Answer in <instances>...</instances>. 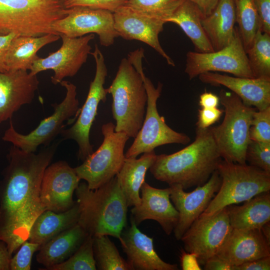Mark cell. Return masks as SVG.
<instances>
[{
  "label": "cell",
  "instance_id": "6da1fadb",
  "mask_svg": "<svg viewBox=\"0 0 270 270\" xmlns=\"http://www.w3.org/2000/svg\"><path fill=\"white\" fill-rule=\"evenodd\" d=\"M59 143L37 154L14 146L10 148L8 164L0 182V240L12 256L28 240L34 220L46 210L40 199V185Z\"/></svg>",
  "mask_w": 270,
  "mask_h": 270
},
{
  "label": "cell",
  "instance_id": "7a4b0ae2",
  "mask_svg": "<svg viewBox=\"0 0 270 270\" xmlns=\"http://www.w3.org/2000/svg\"><path fill=\"white\" fill-rule=\"evenodd\" d=\"M222 160L210 127H196L192 143L174 153L156 155L149 170L156 180L186 190L206 183Z\"/></svg>",
  "mask_w": 270,
  "mask_h": 270
},
{
  "label": "cell",
  "instance_id": "3957f363",
  "mask_svg": "<svg viewBox=\"0 0 270 270\" xmlns=\"http://www.w3.org/2000/svg\"><path fill=\"white\" fill-rule=\"evenodd\" d=\"M78 224L92 237L106 235L120 240L126 226L128 206L116 176L96 189L80 183L75 190Z\"/></svg>",
  "mask_w": 270,
  "mask_h": 270
},
{
  "label": "cell",
  "instance_id": "277c9868",
  "mask_svg": "<svg viewBox=\"0 0 270 270\" xmlns=\"http://www.w3.org/2000/svg\"><path fill=\"white\" fill-rule=\"evenodd\" d=\"M106 89L112 98L114 130L134 138L142 125L148 100L142 75L128 58H124L114 78Z\"/></svg>",
  "mask_w": 270,
  "mask_h": 270
},
{
  "label": "cell",
  "instance_id": "5b68a950",
  "mask_svg": "<svg viewBox=\"0 0 270 270\" xmlns=\"http://www.w3.org/2000/svg\"><path fill=\"white\" fill-rule=\"evenodd\" d=\"M65 10L56 0H0V36L58 34L52 24L66 16Z\"/></svg>",
  "mask_w": 270,
  "mask_h": 270
},
{
  "label": "cell",
  "instance_id": "8992f818",
  "mask_svg": "<svg viewBox=\"0 0 270 270\" xmlns=\"http://www.w3.org/2000/svg\"><path fill=\"white\" fill-rule=\"evenodd\" d=\"M220 102L224 107L222 122L210 126L212 135L222 159L246 164V152L250 140V129L255 108L244 104L232 92L221 90Z\"/></svg>",
  "mask_w": 270,
  "mask_h": 270
},
{
  "label": "cell",
  "instance_id": "52a82bcc",
  "mask_svg": "<svg viewBox=\"0 0 270 270\" xmlns=\"http://www.w3.org/2000/svg\"><path fill=\"white\" fill-rule=\"evenodd\" d=\"M216 170L222 178L220 186L201 216H212L229 205L244 202L270 190V172L224 159Z\"/></svg>",
  "mask_w": 270,
  "mask_h": 270
},
{
  "label": "cell",
  "instance_id": "ba28073f",
  "mask_svg": "<svg viewBox=\"0 0 270 270\" xmlns=\"http://www.w3.org/2000/svg\"><path fill=\"white\" fill-rule=\"evenodd\" d=\"M112 122L102 126L103 140L98 148L82 164L74 168L79 178L86 181L91 190H95L115 177L126 159L124 150L129 137L114 130Z\"/></svg>",
  "mask_w": 270,
  "mask_h": 270
},
{
  "label": "cell",
  "instance_id": "9c48e42d",
  "mask_svg": "<svg viewBox=\"0 0 270 270\" xmlns=\"http://www.w3.org/2000/svg\"><path fill=\"white\" fill-rule=\"evenodd\" d=\"M139 73L142 77L148 96L146 114L140 129L125 154L126 158H136L142 154L154 151L156 148L164 144L189 143L190 138L187 134L171 128L164 118L158 114L157 100L160 96L162 84L158 82L156 88L145 76L144 70Z\"/></svg>",
  "mask_w": 270,
  "mask_h": 270
},
{
  "label": "cell",
  "instance_id": "30bf717a",
  "mask_svg": "<svg viewBox=\"0 0 270 270\" xmlns=\"http://www.w3.org/2000/svg\"><path fill=\"white\" fill-rule=\"evenodd\" d=\"M60 84L66 88V94L61 102L54 104V112L52 115L42 120L34 130L26 134L18 132L10 121L2 140L29 152H35L40 145L48 146L60 134L65 122L76 114L80 110L79 102L76 98V86L64 80Z\"/></svg>",
  "mask_w": 270,
  "mask_h": 270
},
{
  "label": "cell",
  "instance_id": "8fae6325",
  "mask_svg": "<svg viewBox=\"0 0 270 270\" xmlns=\"http://www.w3.org/2000/svg\"><path fill=\"white\" fill-rule=\"evenodd\" d=\"M96 62V73L90 82L86 100L74 124L67 129H63L60 134L64 139L73 140L78 145V158L82 162L93 152V146L90 141L91 127L97 114L100 102H105L108 94L104 88L108 70L104 56L96 44L91 52Z\"/></svg>",
  "mask_w": 270,
  "mask_h": 270
},
{
  "label": "cell",
  "instance_id": "7c38bea8",
  "mask_svg": "<svg viewBox=\"0 0 270 270\" xmlns=\"http://www.w3.org/2000/svg\"><path fill=\"white\" fill-rule=\"evenodd\" d=\"M184 72L190 80L204 72H216L255 78L237 26L232 40L224 48L210 52H188Z\"/></svg>",
  "mask_w": 270,
  "mask_h": 270
},
{
  "label": "cell",
  "instance_id": "4fadbf2b",
  "mask_svg": "<svg viewBox=\"0 0 270 270\" xmlns=\"http://www.w3.org/2000/svg\"><path fill=\"white\" fill-rule=\"evenodd\" d=\"M232 230L226 207L212 216H200L180 240L184 250L196 254L199 264L204 265L216 255Z\"/></svg>",
  "mask_w": 270,
  "mask_h": 270
},
{
  "label": "cell",
  "instance_id": "5bb4252c",
  "mask_svg": "<svg viewBox=\"0 0 270 270\" xmlns=\"http://www.w3.org/2000/svg\"><path fill=\"white\" fill-rule=\"evenodd\" d=\"M65 12L64 17L52 24L53 30L59 35L78 38L96 34L100 44L106 47L112 45L118 36L114 27L113 12L109 10L74 7L66 9Z\"/></svg>",
  "mask_w": 270,
  "mask_h": 270
},
{
  "label": "cell",
  "instance_id": "9a60e30c",
  "mask_svg": "<svg viewBox=\"0 0 270 270\" xmlns=\"http://www.w3.org/2000/svg\"><path fill=\"white\" fill-rule=\"evenodd\" d=\"M62 40L60 48L44 58L36 60L30 70L31 75L40 72L52 70L54 74L51 80L54 84H60L64 78L75 76L86 62L91 53L90 42L94 38L90 34L78 38H70L60 34Z\"/></svg>",
  "mask_w": 270,
  "mask_h": 270
},
{
  "label": "cell",
  "instance_id": "2e32d148",
  "mask_svg": "<svg viewBox=\"0 0 270 270\" xmlns=\"http://www.w3.org/2000/svg\"><path fill=\"white\" fill-rule=\"evenodd\" d=\"M221 182V177L216 170L206 183L197 186L192 192H185L180 184L169 186L170 199L178 214V221L173 231L176 240H180L192 223L206 210L219 190Z\"/></svg>",
  "mask_w": 270,
  "mask_h": 270
},
{
  "label": "cell",
  "instance_id": "e0dca14e",
  "mask_svg": "<svg viewBox=\"0 0 270 270\" xmlns=\"http://www.w3.org/2000/svg\"><path fill=\"white\" fill-rule=\"evenodd\" d=\"M80 179L74 168L65 161L49 165L45 170L40 185V199L46 210L65 212L76 203L73 194Z\"/></svg>",
  "mask_w": 270,
  "mask_h": 270
},
{
  "label": "cell",
  "instance_id": "ac0fdd59",
  "mask_svg": "<svg viewBox=\"0 0 270 270\" xmlns=\"http://www.w3.org/2000/svg\"><path fill=\"white\" fill-rule=\"evenodd\" d=\"M113 15L114 27L118 36L148 44L162 56L168 64L175 66L159 41L158 35L166 24L164 20L145 15L126 5L120 7Z\"/></svg>",
  "mask_w": 270,
  "mask_h": 270
},
{
  "label": "cell",
  "instance_id": "d6986e66",
  "mask_svg": "<svg viewBox=\"0 0 270 270\" xmlns=\"http://www.w3.org/2000/svg\"><path fill=\"white\" fill-rule=\"evenodd\" d=\"M140 192V202L130 210V219L137 226L146 220H155L167 235H170L178 222V214L170 202V186L158 188L144 181Z\"/></svg>",
  "mask_w": 270,
  "mask_h": 270
},
{
  "label": "cell",
  "instance_id": "ffe728a7",
  "mask_svg": "<svg viewBox=\"0 0 270 270\" xmlns=\"http://www.w3.org/2000/svg\"><path fill=\"white\" fill-rule=\"evenodd\" d=\"M38 85L37 75L28 70L0 72V123L11 118L23 105L30 104Z\"/></svg>",
  "mask_w": 270,
  "mask_h": 270
},
{
  "label": "cell",
  "instance_id": "44dd1931",
  "mask_svg": "<svg viewBox=\"0 0 270 270\" xmlns=\"http://www.w3.org/2000/svg\"><path fill=\"white\" fill-rule=\"evenodd\" d=\"M216 256L233 266H237L270 256V244L260 229L232 228Z\"/></svg>",
  "mask_w": 270,
  "mask_h": 270
},
{
  "label": "cell",
  "instance_id": "7402d4cb",
  "mask_svg": "<svg viewBox=\"0 0 270 270\" xmlns=\"http://www.w3.org/2000/svg\"><path fill=\"white\" fill-rule=\"evenodd\" d=\"M119 240L132 270H178L176 264L166 262L159 256L153 238L142 233L132 219L130 226L124 228Z\"/></svg>",
  "mask_w": 270,
  "mask_h": 270
},
{
  "label": "cell",
  "instance_id": "603a6c76",
  "mask_svg": "<svg viewBox=\"0 0 270 270\" xmlns=\"http://www.w3.org/2000/svg\"><path fill=\"white\" fill-rule=\"evenodd\" d=\"M198 77L203 83L228 88L244 104L257 110L270 106V79L233 76L214 72H204Z\"/></svg>",
  "mask_w": 270,
  "mask_h": 270
},
{
  "label": "cell",
  "instance_id": "cb8c5ba5",
  "mask_svg": "<svg viewBox=\"0 0 270 270\" xmlns=\"http://www.w3.org/2000/svg\"><path fill=\"white\" fill-rule=\"evenodd\" d=\"M202 23L214 51L226 46L235 31L234 0H220L214 10L203 18Z\"/></svg>",
  "mask_w": 270,
  "mask_h": 270
},
{
  "label": "cell",
  "instance_id": "d4e9b609",
  "mask_svg": "<svg viewBox=\"0 0 270 270\" xmlns=\"http://www.w3.org/2000/svg\"><path fill=\"white\" fill-rule=\"evenodd\" d=\"M88 235L77 223L42 244L36 255L37 262L46 268L64 262L78 249Z\"/></svg>",
  "mask_w": 270,
  "mask_h": 270
},
{
  "label": "cell",
  "instance_id": "484cf974",
  "mask_svg": "<svg viewBox=\"0 0 270 270\" xmlns=\"http://www.w3.org/2000/svg\"><path fill=\"white\" fill-rule=\"evenodd\" d=\"M60 38L59 34H48L38 36H16L7 50L4 61L6 71L30 70L39 57L37 52L45 46Z\"/></svg>",
  "mask_w": 270,
  "mask_h": 270
},
{
  "label": "cell",
  "instance_id": "4316f807",
  "mask_svg": "<svg viewBox=\"0 0 270 270\" xmlns=\"http://www.w3.org/2000/svg\"><path fill=\"white\" fill-rule=\"evenodd\" d=\"M156 156L154 151H152L144 153L138 158H126L116 177L128 207L140 204V188Z\"/></svg>",
  "mask_w": 270,
  "mask_h": 270
},
{
  "label": "cell",
  "instance_id": "83f0119b",
  "mask_svg": "<svg viewBox=\"0 0 270 270\" xmlns=\"http://www.w3.org/2000/svg\"><path fill=\"white\" fill-rule=\"evenodd\" d=\"M241 206H226L230 226L240 230L260 229L270 222V192L260 194Z\"/></svg>",
  "mask_w": 270,
  "mask_h": 270
},
{
  "label": "cell",
  "instance_id": "f1b7e54d",
  "mask_svg": "<svg viewBox=\"0 0 270 270\" xmlns=\"http://www.w3.org/2000/svg\"><path fill=\"white\" fill-rule=\"evenodd\" d=\"M80 210L76 201L70 208L60 212L46 210L33 223L28 240L40 246L78 222Z\"/></svg>",
  "mask_w": 270,
  "mask_h": 270
},
{
  "label": "cell",
  "instance_id": "f546056e",
  "mask_svg": "<svg viewBox=\"0 0 270 270\" xmlns=\"http://www.w3.org/2000/svg\"><path fill=\"white\" fill-rule=\"evenodd\" d=\"M204 16L194 2L184 0L175 12L166 20L178 25L190 40L196 52H210L214 50L204 30Z\"/></svg>",
  "mask_w": 270,
  "mask_h": 270
},
{
  "label": "cell",
  "instance_id": "4dcf8cb0",
  "mask_svg": "<svg viewBox=\"0 0 270 270\" xmlns=\"http://www.w3.org/2000/svg\"><path fill=\"white\" fill-rule=\"evenodd\" d=\"M93 251L96 269L99 270H132L120 254L108 236L92 237Z\"/></svg>",
  "mask_w": 270,
  "mask_h": 270
},
{
  "label": "cell",
  "instance_id": "1f68e13d",
  "mask_svg": "<svg viewBox=\"0 0 270 270\" xmlns=\"http://www.w3.org/2000/svg\"><path fill=\"white\" fill-rule=\"evenodd\" d=\"M246 53L254 77L270 79V34L258 30Z\"/></svg>",
  "mask_w": 270,
  "mask_h": 270
},
{
  "label": "cell",
  "instance_id": "d6a6232c",
  "mask_svg": "<svg viewBox=\"0 0 270 270\" xmlns=\"http://www.w3.org/2000/svg\"><path fill=\"white\" fill-rule=\"evenodd\" d=\"M236 23L246 52L259 30V18L254 0H234Z\"/></svg>",
  "mask_w": 270,
  "mask_h": 270
},
{
  "label": "cell",
  "instance_id": "836d02e7",
  "mask_svg": "<svg viewBox=\"0 0 270 270\" xmlns=\"http://www.w3.org/2000/svg\"><path fill=\"white\" fill-rule=\"evenodd\" d=\"M92 237L88 235L78 249L66 260L46 270H96L94 258Z\"/></svg>",
  "mask_w": 270,
  "mask_h": 270
},
{
  "label": "cell",
  "instance_id": "e575fe53",
  "mask_svg": "<svg viewBox=\"0 0 270 270\" xmlns=\"http://www.w3.org/2000/svg\"><path fill=\"white\" fill-rule=\"evenodd\" d=\"M184 0H128L125 5L142 14L162 20L166 22V20L172 15Z\"/></svg>",
  "mask_w": 270,
  "mask_h": 270
},
{
  "label": "cell",
  "instance_id": "d590c367",
  "mask_svg": "<svg viewBox=\"0 0 270 270\" xmlns=\"http://www.w3.org/2000/svg\"><path fill=\"white\" fill-rule=\"evenodd\" d=\"M246 160L250 165L270 172V142L250 140L246 150Z\"/></svg>",
  "mask_w": 270,
  "mask_h": 270
},
{
  "label": "cell",
  "instance_id": "8d00e7d4",
  "mask_svg": "<svg viewBox=\"0 0 270 270\" xmlns=\"http://www.w3.org/2000/svg\"><path fill=\"white\" fill-rule=\"evenodd\" d=\"M250 138L252 140L270 142V106L254 112Z\"/></svg>",
  "mask_w": 270,
  "mask_h": 270
},
{
  "label": "cell",
  "instance_id": "74e56055",
  "mask_svg": "<svg viewBox=\"0 0 270 270\" xmlns=\"http://www.w3.org/2000/svg\"><path fill=\"white\" fill-rule=\"evenodd\" d=\"M40 246L28 240L22 243L16 254L10 258V270H30L33 254L38 250Z\"/></svg>",
  "mask_w": 270,
  "mask_h": 270
},
{
  "label": "cell",
  "instance_id": "f35d334b",
  "mask_svg": "<svg viewBox=\"0 0 270 270\" xmlns=\"http://www.w3.org/2000/svg\"><path fill=\"white\" fill-rule=\"evenodd\" d=\"M128 0H64L62 5L64 8L74 7H86L102 9L114 12L120 7L125 5Z\"/></svg>",
  "mask_w": 270,
  "mask_h": 270
},
{
  "label": "cell",
  "instance_id": "ab89813d",
  "mask_svg": "<svg viewBox=\"0 0 270 270\" xmlns=\"http://www.w3.org/2000/svg\"><path fill=\"white\" fill-rule=\"evenodd\" d=\"M224 113V110L218 108H202L198 110L197 128H206L218 121Z\"/></svg>",
  "mask_w": 270,
  "mask_h": 270
},
{
  "label": "cell",
  "instance_id": "60d3db41",
  "mask_svg": "<svg viewBox=\"0 0 270 270\" xmlns=\"http://www.w3.org/2000/svg\"><path fill=\"white\" fill-rule=\"evenodd\" d=\"M259 18V30L270 34V0H254Z\"/></svg>",
  "mask_w": 270,
  "mask_h": 270
},
{
  "label": "cell",
  "instance_id": "b9f144b4",
  "mask_svg": "<svg viewBox=\"0 0 270 270\" xmlns=\"http://www.w3.org/2000/svg\"><path fill=\"white\" fill-rule=\"evenodd\" d=\"M234 270H270V256L262 257L234 266Z\"/></svg>",
  "mask_w": 270,
  "mask_h": 270
},
{
  "label": "cell",
  "instance_id": "7bdbcfd3",
  "mask_svg": "<svg viewBox=\"0 0 270 270\" xmlns=\"http://www.w3.org/2000/svg\"><path fill=\"white\" fill-rule=\"evenodd\" d=\"M180 262L182 270H201L197 256L196 254L186 252L182 249Z\"/></svg>",
  "mask_w": 270,
  "mask_h": 270
},
{
  "label": "cell",
  "instance_id": "ee69618b",
  "mask_svg": "<svg viewBox=\"0 0 270 270\" xmlns=\"http://www.w3.org/2000/svg\"><path fill=\"white\" fill-rule=\"evenodd\" d=\"M16 36L14 34L0 36V72H6L4 64L5 56L12 40Z\"/></svg>",
  "mask_w": 270,
  "mask_h": 270
},
{
  "label": "cell",
  "instance_id": "f6af8a7d",
  "mask_svg": "<svg viewBox=\"0 0 270 270\" xmlns=\"http://www.w3.org/2000/svg\"><path fill=\"white\" fill-rule=\"evenodd\" d=\"M206 270H234V266L215 256L204 264Z\"/></svg>",
  "mask_w": 270,
  "mask_h": 270
},
{
  "label": "cell",
  "instance_id": "bcb514c9",
  "mask_svg": "<svg viewBox=\"0 0 270 270\" xmlns=\"http://www.w3.org/2000/svg\"><path fill=\"white\" fill-rule=\"evenodd\" d=\"M220 103L218 96L210 92H204L200 96L199 105L202 108H218Z\"/></svg>",
  "mask_w": 270,
  "mask_h": 270
},
{
  "label": "cell",
  "instance_id": "7dc6e473",
  "mask_svg": "<svg viewBox=\"0 0 270 270\" xmlns=\"http://www.w3.org/2000/svg\"><path fill=\"white\" fill-rule=\"evenodd\" d=\"M200 8L204 17L210 14L216 7L220 0H188Z\"/></svg>",
  "mask_w": 270,
  "mask_h": 270
},
{
  "label": "cell",
  "instance_id": "c3c4849f",
  "mask_svg": "<svg viewBox=\"0 0 270 270\" xmlns=\"http://www.w3.org/2000/svg\"><path fill=\"white\" fill-rule=\"evenodd\" d=\"M6 244L0 240V270H9L10 260L12 258Z\"/></svg>",
  "mask_w": 270,
  "mask_h": 270
},
{
  "label": "cell",
  "instance_id": "681fc988",
  "mask_svg": "<svg viewBox=\"0 0 270 270\" xmlns=\"http://www.w3.org/2000/svg\"><path fill=\"white\" fill-rule=\"evenodd\" d=\"M260 230L266 240L270 244V222L266 223Z\"/></svg>",
  "mask_w": 270,
  "mask_h": 270
},
{
  "label": "cell",
  "instance_id": "f907efd6",
  "mask_svg": "<svg viewBox=\"0 0 270 270\" xmlns=\"http://www.w3.org/2000/svg\"><path fill=\"white\" fill-rule=\"evenodd\" d=\"M58 0V1H60L62 2L64 0Z\"/></svg>",
  "mask_w": 270,
  "mask_h": 270
}]
</instances>
